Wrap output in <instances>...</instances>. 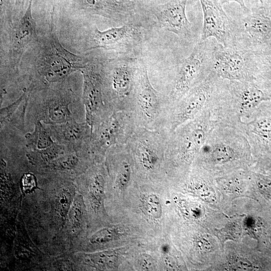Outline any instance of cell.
<instances>
[{
  "mask_svg": "<svg viewBox=\"0 0 271 271\" xmlns=\"http://www.w3.org/2000/svg\"><path fill=\"white\" fill-rule=\"evenodd\" d=\"M47 33L40 38L36 48L34 62L29 69V83L33 91L46 88L66 80L72 73L81 71L88 61L67 50L56 34L54 8Z\"/></svg>",
  "mask_w": 271,
  "mask_h": 271,
  "instance_id": "1",
  "label": "cell"
},
{
  "mask_svg": "<svg viewBox=\"0 0 271 271\" xmlns=\"http://www.w3.org/2000/svg\"><path fill=\"white\" fill-rule=\"evenodd\" d=\"M261 79L253 81L220 78L208 105L217 124L237 127L259 105L271 100V89Z\"/></svg>",
  "mask_w": 271,
  "mask_h": 271,
  "instance_id": "2",
  "label": "cell"
},
{
  "mask_svg": "<svg viewBox=\"0 0 271 271\" xmlns=\"http://www.w3.org/2000/svg\"><path fill=\"white\" fill-rule=\"evenodd\" d=\"M250 146L238 128L217 124L201 148L196 161L210 168L221 170L250 162Z\"/></svg>",
  "mask_w": 271,
  "mask_h": 271,
  "instance_id": "3",
  "label": "cell"
},
{
  "mask_svg": "<svg viewBox=\"0 0 271 271\" xmlns=\"http://www.w3.org/2000/svg\"><path fill=\"white\" fill-rule=\"evenodd\" d=\"M216 125L207 104L194 118L171 132L165 156L168 167L183 168L188 166L196 159L209 134Z\"/></svg>",
  "mask_w": 271,
  "mask_h": 271,
  "instance_id": "4",
  "label": "cell"
},
{
  "mask_svg": "<svg viewBox=\"0 0 271 271\" xmlns=\"http://www.w3.org/2000/svg\"><path fill=\"white\" fill-rule=\"evenodd\" d=\"M65 82L32 92L27 112L32 122L55 124L77 120L80 99Z\"/></svg>",
  "mask_w": 271,
  "mask_h": 271,
  "instance_id": "5",
  "label": "cell"
},
{
  "mask_svg": "<svg viewBox=\"0 0 271 271\" xmlns=\"http://www.w3.org/2000/svg\"><path fill=\"white\" fill-rule=\"evenodd\" d=\"M139 66V62L131 58L100 63L103 98L112 112H131Z\"/></svg>",
  "mask_w": 271,
  "mask_h": 271,
  "instance_id": "6",
  "label": "cell"
},
{
  "mask_svg": "<svg viewBox=\"0 0 271 271\" xmlns=\"http://www.w3.org/2000/svg\"><path fill=\"white\" fill-rule=\"evenodd\" d=\"M214 45H211L208 39L200 41L196 44L190 55L179 64L162 93L171 105L203 82L211 72Z\"/></svg>",
  "mask_w": 271,
  "mask_h": 271,
  "instance_id": "7",
  "label": "cell"
},
{
  "mask_svg": "<svg viewBox=\"0 0 271 271\" xmlns=\"http://www.w3.org/2000/svg\"><path fill=\"white\" fill-rule=\"evenodd\" d=\"M170 105L167 98L152 84L146 65L141 61L130 112L137 127L163 128Z\"/></svg>",
  "mask_w": 271,
  "mask_h": 271,
  "instance_id": "8",
  "label": "cell"
},
{
  "mask_svg": "<svg viewBox=\"0 0 271 271\" xmlns=\"http://www.w3.org/2000/svg\"><path fill=\"white\" fill-rule=\"evenodd\" d=\"M171 133L165 128L138 127L127 143L134 164L142 174L156 175L166 162V151Z\"/></svg>",
  "mask_w": 271,
  "mask_h": 271,
  "instance_id": "9",
  "label": "cell"
},
{
  "mask_svg": "<svg viewBox=\"0 0 271 271\" xmlns=\"http://www.w3.org/2000/svg\"><path fill=\"white\" fill-rule=\"evenodd\" d=\"M212 58L213 71L221 79L253 81L261 78L253 52L237 46L224 47L217 43L214 45Z\"/></svg>",
  "mask_w": 271,
  "mask_h": 271,
  "instance_id": "10",
  "label": "cell"
},
{
  "mask_svg": "<svg viewBox=\"0 0 271 271\" xmlns=\"http://www.w3.org/2000/svg\"><path fill=\"white\" fill-rule=\"evenodd\" d=\"M137 126L131 113L115 111L92 129L91 152L97 162L104 161L112 147L126 144Z\"/></svg>",
  "mask_w": 271,
  "mask_h": 271,
  "instance_id": "11",
  "label": "cell"
},
{
  "mask_svg": "<svg viewBox=\"0 0 271 271\" xmlns=\"http://www.w3.org/2000/svg\"><path fill=\"white\" fill-rule=\"evenodd\" d=\"M219 79L212 70L203 82L171 105L163 128L171 133L181 125L194 118L209 102Z\"/></svg>",
  "mask_w": 271,
  "mask_h": 271,
  "instance_id": "12",
  "label": "cell"
},
{
  "mask_svg": "<svg viewBox=\"0 0 271 271\" xmlns=\"http://www.w3.org/2000/svg\"><path fill=\"white\" fill-rule=\"evenodd\" d=\"M246 138L252 156L265 165L271 163V100L262 102L237 127Z\"/></svg>",
  "mask_w": 271,
  "mask_h": 271,
  "instance_id": "13",
  "label": "cell"
},
{
  "mask_svg": "<svg viewBox=\"0 0 271 271\" xmlns=\"http://www.w3.org/2000/svg\"><path fill=\"white\" fill-rule=\"evenodd\" d=\"M29 0L28 6L18 20L13 21L6 29L8 38L7 58L11 70L19 73L22 58L29 49L35 47L40 38L36 31V22L32 15V3Z\"/></svg>",
  "mask_w": 271,
  "mask_h": 271,
  "instance_id": "14",
  "label": "cell"
},
{
  "mask_svg": "<svg viewBox=\"0 0 271 271\" xmlns=\"http://www.w3.org/2000/svg\"><path fill=\"white\" fill-rule=\"evenodd\" d=\"M203 15L201 41L215 38L224 47L236 46L238 33L236 20L228 15L219 0H200Z\"/></svg>",
  "mask_w": 271,
  "mask_h": 271,
  "instance_id": "15",
  "label": "cell"
},
{
  "mask_svg": "<svg viewBox=\"0 0 271 271\" xmlns=\"http://www.w3.org/2000/svg\"><path fill=\"white\" fill-rule=\"evenodd\" d=\"M80 72L83 76L81 100L85 121L92 129L113 112L104 102L100 63L88 62Z\"/></svg>",
  "mask_w": 271,
  "mask_h": 271,
  "instance_id": "16",
  "label": "cell"
},
{
  "mask_svg": "<svg viewBox=\"0 0 271 271\" xmlns=\"http://www.w3.org/2000/svg\"><path fill=\"white\" fill-rule=\"evenodd\" d=\"M143 38L141 28L131 23L104 31L95 27L91 33V45L87 49H102L119 54H128L139 48Z\"/></svg>",
  "mask_w": 271,
  "mask_h": 271,
  "instance_id": "17",
  "label": "cell"
},
{
  "mask_svg": "<svg viewBox=\"0 0 271 271\" xmlns=\"http://www.w3.org/2000/svg\"><path fill=\"white\" fill-rule=\"evenodd\" d=\"M236 21L238 29L237 46L254 52L256 46L271 40V17L249 10Z\"/></svg>",
  "mask_w": 271,
  "mask_h": 271,
  "instance_id": "18",
  "label": "cell"
},
{
  "mask_svg": "<svg viewBox=\"0 0 271 271\" xmlns=\"http://www.w3.org/2000/svg\"><path fill=\"white\" fill-rule=\"evenodd\" d=\"M187 3V0H170L155 6L153 12L162 28L190 42L193 33L186 14Z\"/></svg>",
  "mask_w": 271,
  "mask_h": 271,
  "instance_id": "19",
  "label": "cell"
},
{
  "mask_svg": "<svg viewBox=\"0 0 271 271\" xmlns=\"http://www.w3.org/2000/svg\"><path fill=\"white\" fill-rule=\"evenodd\" d=\"M45 125L53 140L69 150L78 151L90 147L92 129L86 121L78 122L73 120L62 123Z\"/></svg>",
  "mask_w": 271,
  "mask_h": 271,
  "instance_id": "20",
  "label": "cell"
},
{
  "mask_svg": "<svg viewBox=\"0 0 271 271\" xmlns=\"http://www.w3.org/2000/svg\"><path fill=\"white\" fill-rule=\"evenodd\" d=\"M33 89L25 87L18 98L6 106H1V134L24 136L30 96Z\"/></svg>",
  "mask_w": 271,
  "mask_h": 271,
  "instance_id": "21",
  "label": "cell"
},
{
  "mask_svg": "<svg viewBox=\"0 0 271 271\" xmlns=\"http://www.w3.org/2000/svg\"><path fill=\"white\" fill-rule=\"evenodd\" d=\"M81 7L87 12L108 19L125 22L135 13L133 2L118 0H81Z\"/></svg>",
  "mask_w": 271,
  "mask_h": 271,
  "instance_id": "22",
  "label": "cell"
},
{
  "mask_svg": "<svg viewBox=\"0 0 271 271\" xmlns=\"http://www.w3.org/2000/svg\"><path fill=\"white\" fill-rule=\"evenodd\" d=\"M103 163L102 161L93 164L75 180V183L86 186L90 206L95 212L103 206L105 198L108 172Z\"/></svg>",
  "mask_w": 271,
  "mask_h": 271,
  "instance_id": "23",
  "label": "cell"
},
{
  "mask_svg": "<svg viewBox=\"0 0 271 271\" xmlns=\"http://www.w3.org/2000/svg\"><path fill=\"white\" fill-rule=\"evenodd\" d=\"M67 150L64 145L55 142L43 149L31 150L27 149L26 155L29 164L34 172L38 173Z\"/></svg>",
  "mask_w": 271,
  "mask_h": 271,
  "instance_id": "24",
  "label": "cell"
},
{
  "mask_svg": "<svg viewBox=\"0 0 271 271\" xmlns=\"http://www.w3.org/2000/svg\"><path fill=\"white\" fill-rule=\"evenodd\" d=\"M34 123V130L26 132L24 136L25 146L28 150L45 149L55 143L44 123L39 121Z\"/></svg>",
  "mask_w": 271,
  "mask_h": 271,
  "instance_id": "25",
  "label": "cell"
},
{
  "mask_svg": "<svg viewBox=\"0 0 271 271\" xmlns=\"http://www.w3.org/2000/svg\"><path fill=\"white\" fill-rule=\"evenodd\" d=\"M185 188L188 192L205 201L213 202L216 200L215 191L210 182L200 175H192L186 183Z\"/></svg>",
  "mask_w": 271,
  "mask_h": 271,
  "instance_id": "26",
  "label": "cell"
},
{
  "mask_svg": "<svg viewBox=\"0 0 271 271\" xmlns=\"http://www.w3.org/2000/svg\"><path fill=\"white\" fill-rule=\"evenodd\" d=\"M141 208L144 214L153 220H158L162 215L160 198L154 193L144 195L141 198Z\"/></svg>",
  "mask_w": 271,
  "mask_h": 271,
  "instance_id": "27",
  "label": "cell"
},
{
  "mask_svg": "<svg viewBox=\"0 0 271 271\" xmlns=\"http://www.w3.org/2000/svg\"><path fill=\"white\" fill-rule=\"evenodd\" d=\"M249 178L254 186L266 200L271 201V171L264 170L252 172Z\"/></svg>",
  "mask_w": 271,
  "mask_h": 271,
  "instance_id": "28",
  "label": "cell"
},
{
  "mask_svg": "<svg viewBox=\"0 0 271 271\" xmlns=\"http://www.w3.org/2000/svg\"><path fill=\"white\" fill-rule=\"evenodd\" d=\"M94 264L100 267L114 268L117 264L118 257L114 251H106L90 256Z\"/></svg>",
  "mask_w": 271,
  "mask_h": 271,
  "instance_id": "29",
  "label": "cell"
},
{
  "mask_svg": "<svg viewBox=\"0 0 271 271\" xmlns=\"http://www.w3.org/2000/svg\"><path fill=\"white\" fill-rule=\"evenodd\" d=\"M119 235L117 228L106 227L101 229L91 235L89 242L91 244H104L115 239Z\"/></svg>",
  "mask_w": 271,
  "mask_h": 271,
  "instance_id": "30",
  "label": "cell"
},
{
  "mask_svg": "<svg viewBox=\"0 0 271 271\" xmlns=\"http://www.w3.org/2000/svg\"><path fill=\"white\" fill-rule=\"evenodd\" d=\"M218 237L224 242L226 240H236L241 234V227L235 221L228 222L225 226L217 230Z\"/></svg>",
  "mask_w": 271,
  "mask_h": 271,
  "instance_id": "31",
  "label": "cell"
},
{
  "mask_svg": "<svg viewBox=\"0 0 271 271\" xmlns=\"http://www.w3.org/2000/svg\"><path fill=\"white\" fill-rule=\"evenodd\" d=\"M229 264L231 268L237 270H251L259 268L248 259L241 257L233 258Z\"/></svg>",
  "mask_w": 271,
  "mask_h": 271,
  "instance_id": "32",
  "label": "cell"
},
{
  "mask_svg": "<svg viewBox=\"0 0 271 271\" xmlns=\"http://www.w3.org/2000/svg\"><path fill=\"white\" fill-rule=\"evenodd\" d=\"M139 263L143 270H153L155 268V262L152 256L146 253L142 254L139 257Z\"/></svg>",
  "mask_w": 271,
  "mask_h": 271,
  "instance_id": "33",
  "label": "cell"
},
{
  "mask_svg": "<svg viewBox=\"0 0 271 271\" xmlns=\"http://www.w3.org/2000/svg\"><path fill=\"white\" fill-rule=\"evenodd\" d=\"M27 0H15L13 10V21L19 19L24 14Z\"/></svg>",
  "mask_w": 271,
  "mask_h": 271,
  "instance_id": "34",
  "label": "cell"
},
{
  "mask_svg": "<svg viewBox=\"0 0 271 271\" xmlns=\"http://www.w3.org/2000/svg\"><path fill=\"white\" fill-rule=\"evenodd\" d=\"M208 237L201 236L197 240V246L202 251L209 252L213 248V244Z\"/></svg>",
  "mask_w": 271,
  "mask_h": 271,
  "instance_id": "35",
  "label": "cell"
},
{
  "mask_svg": "<svg viewBox=\"0 0 271 271\" xmlns=\"http://www.w3.org/2000/svg\"><path fill=\"white\" fill-rule=\"evenodd\" d=\"M221 4L228 3L231 2L237 3L241 7V8L245 12H248L249 9L246 7L244 0H219Z\"/></svg>",
  "mask_w": 271,
  "mask_h": 271,
  "instance_id": "36",
  "label": "cell"
},
{
  "mask_svg": "<svg viewBox=\"0 0 271 271\" xmlns=\"http://www.w3.org/2000/svg\"><path fill=\"white\" fill-rule=\"evenodd\" d=\"M270 166H269V167H268V170L271 171V165H270Z\"/></svg>",
  "mask_w": 271,
  "mask_h": 271,
  "instance_id": "37",
  "label": "cell"
}]
</instances>
